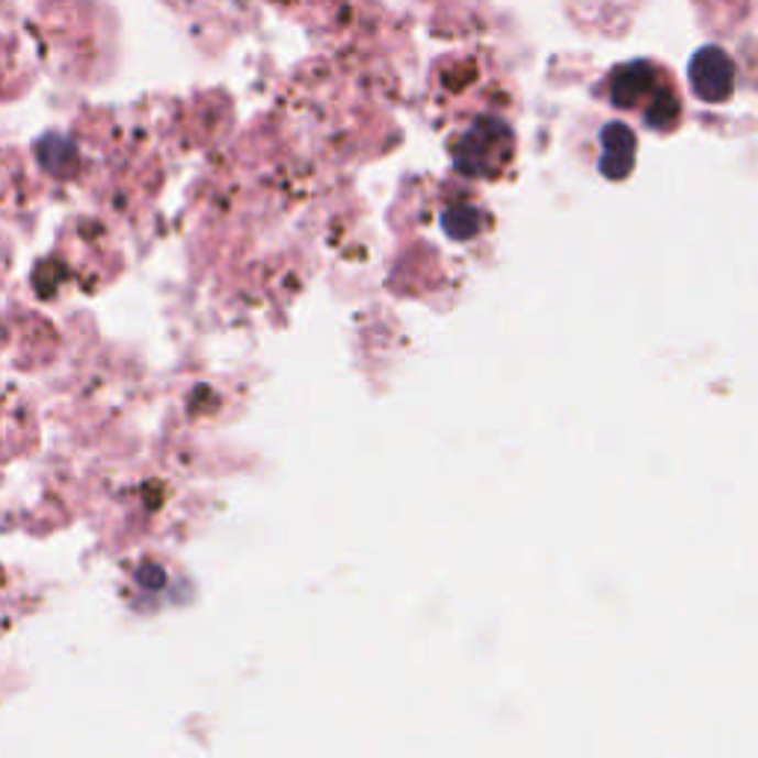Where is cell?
I'll return each instance as SVG.
<instances>
[{
    "instance_id": "2",
    "label": "cell",
    "mask_w": 758,
    "mask_h": 758,
    "mask_svg": "<svg viewBox=\"0 0 758 758\" xmlns=\"http://www.w3.org/2000/svg\"><path fill=\"white\" fill-rule=\"evenodd\" d=\"M634 134L623 125H607L602 134V173L607 178H625L634 166Z\"/></svg>"
},
{
    "instance_id": "4",
    "label": "cell",
    "mask_w": 758,
    "mask_h": 758,
    "mask_svg": "<svg viewBox=\"0 0 758 758\" xmlns=\"http://www.w3.org/2000/svg\"><path fill=\"white\" fill-rule=\"evenodd\" d=\"M483 211L474 205H453L442 217V229L451 234L453 241H469L483 229Z\"/></svg>"
},
{
    "instance_id": "1",
    "label": "cell",
    "mask_w": 758,
    "mask_h": 758,
    "mask_svg": "<svg viewBox=\"0 0 758 758\" xmlns=\"http://www.w3.org/2000/svg\"><path fill=\"white\" fill-rule=\"evenodd\" d=\"M513 154V134L495 119H481L453 149V161L462 175L492 178Z\"/></svg>"
},
{
    "instance_id": "3",
    "label": "cell",
    "mask_w": 758,
    "mask_h": 758,
    "mask_svg": "<svg viewBox=\"0 0 758 758\" xmlns=\"http://www.w3.org/2000/svg\"><path fill=\"white\" fill-rule=\"evenodd\" d=\"M693 87L702 98L708 101H721V98L729 96L732 89V66L729 59L723 54H714V59H708L702 54L696 63H693Z\"/></svg>"
}]
</instances>
